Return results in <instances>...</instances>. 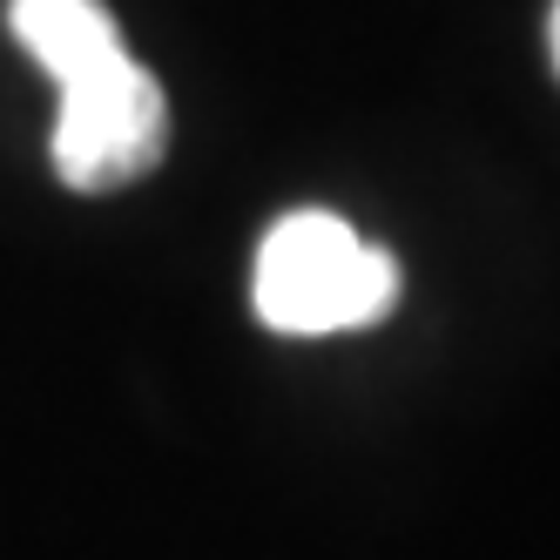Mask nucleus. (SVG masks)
<instances>
[{"label": "nucleus", "instance_id": "obj_3", "mask_svg": "<svg viewBox=\"0 0 560 560\" xmlns=\"http://www.w3.org/2000/svg\"><path fill=\"white\" fill-rule=\"evenodd\" d=\"M553 61H560V8H553Z\"/></svg>", "mask_w": 560, "mask_h": 560}, {"label": "nucleus", "instance_id": "obj_2", "mask_svg": "<svg viewBox=\"0 0 560 560\" xmlns=\"http://www.w3.org/2000/svg\"><path fill=\"white\" fill-rule=\"evenodd\" d=\"M250 291H257V317L270 331L325 338V331L378 325L398 304V264L392 250L365 244L345 217L298 210L284 223H270Z\"/></svg>", "mask_w": 560, "mask_h": 560}, {"label": "nucleus", "instance_id": "obj_1", "mask_svg": "<svg viewBox=\"0 0 560 560\" xmlns=\"http://www.w3.org/2000/svg\"><path fill=\"white\" fill-rule=\"evenodd\" d=\"M21 48L55 74V176L68 189H122L163 163L170 108L155 74L129 61L102 0H14Z\"/></svg>", "mask_w": 560, "mask_h": 560}]
</instances>
